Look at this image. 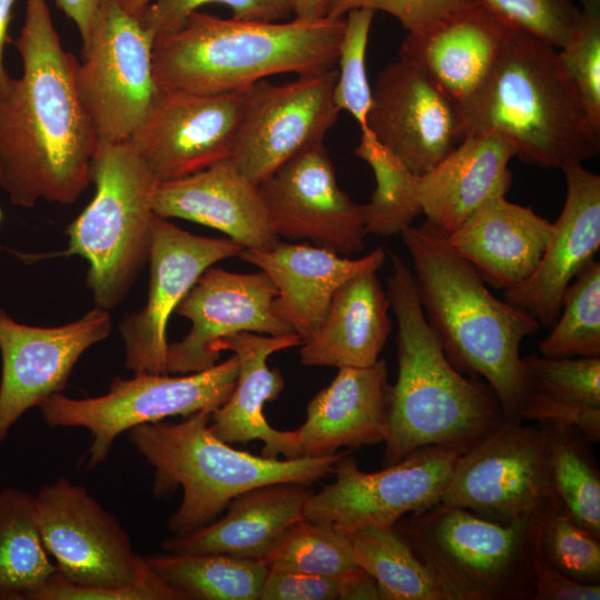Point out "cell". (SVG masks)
<instances>
[{
	"label": "cell",
	"instance_id": "cell-1",
	"mask_svg": "<svg viewBox=\"0 0 600 600\" xmlns=\"http://www.w3.org/2000/svg\"><path fill=\"white\" fill-rule=\"evenodd\" d=\"M22 74L0 91V187L12 204H71L90 184L99 139L79 99L78 66L64 50L47 0H26L13 41Z\"/></svg>",
	"mask_w": 600,
	"mask_h": 600
},
{
	"label": "cell",
	"instance_id": "cell-2",
	"mask_svg": "<svg viewBox=\"0 0 600 600\" xmlns=\"http://www.w3.org/2000/svg\"><path fill=\"white\" fill-rule=\"evenodd\" d=\"M388 297L398 323V377L387 394L383 466L428 446L464 453L507 419L490 387L464 378L426 318L413 272L390 253Z\"/></svg>",
	"mask_w": 600,
	"mask_h": 600
},
{
	"label": "cell",
	"instance_id": "cell-3",
	"mask_svg": "<svg viewBox=\"0 0 600 600\" xmlns=\"http://www.w3.org/2000/svg\"><path fill=\"white\" fill-rule=\"evenodd\" d=\"M412 259L419 298L443 351L459 370L483 377L506 419L522 422L524 382L520 343L541 324L501 301L476 268L459 256L448 233L429 221L401 233Z\"/></svg>",
	"mask_w": 600,
	"mask_h": 600
},
{
	"label": "cell",
	"instance_id": "cell-4",
	"mask_svg": "<svg viewBox=\"0 0 600 600\" xmlns=\"http://www.w3.org/2000/svg\"><path fill=\"white\" fill-rule=\"evenodd\" d=\"M459 110L463 136L498 133L516 157L532 166L562 169L600 151V129L591 122L558 49L513 28L487 80Z\"/></svg>",
	"mask_w": 600,
	"mask_h": 600
},
{
	"label": "cell",
	"instance_id": "cell-5",
	"mask_svg": "<svg viewBox=\"0 0 600 600\" xmlns=\"http://www.w3.org/2000/svg\"><path fill=\"white\" fill-rule=\"evenodd\" d=\"M344 17L316 22L223 19L200 11L153 46L161 90L243 91L278 73L322 72L337 66Z\"/></svg>",
	"mask_w": 600,
	"mask_h": 600
},
{
	"label": "cell",
	"instance_id": "cell-6",
	"mask_svg": "<svg viewBox=\"0 0 600 600\" xmlns=\"http://www.w3.org/2000/svg\"><path fill=\"white\" fill-rule=\"evenodd\" d=\"M211 413L202 410L178 423L158 421L129 430L132 444L153 468V493L168 497L182 491L181 503L167 524L173 536L210 524L236 497L254 488L310 484L328 477L348 453L282 460L256 456L217 438L209 426Z\"/></svg>",
	"mask_w": 600,
	"mask_h": 600
},
{
	"label": "cell",
	"instance_id": "cell-7",
	"mask_svg": "<svg viewBox=\"0 0 600 600\" xmlns=\"http://www.w3.org/2000/svg\"><path fill=\"white\" fill-rule=\"evenodd\" d=\"M39 532L57 572L33 600H183L134 552L128 532L67 478L34 496Z\"/></svg>",
	"mask_w": 600,
	"mask_h": 600
},
{
	"label": "cell",
	"instance_id": "cell-8",
	"mask_svg": "<svg viewBox=\"0 0 600 600\" xmlns=\"http://www.w3.org/2000/svg\"><path fill=\"white\" fill-rule=\"evenodd\" d=\"M550 518L507 526L439 502L402 517L392 529L448 600H532Z\"/></svg>",
	"mask_w": 600,
	"mask_h": 600
},
{
	"label": "cell",
	"instance_id": "cell-9",
	"mask_svg": "<svg viewBox=\"0 0 600 600\" xmlns=\"http://www.w3.org/2000/svg\"><path fill=\"white\" fill-rule=\"evenodd\" d=\"M90 181L94 197L68 226V249L60 254L88 261L96 307L109 311L149 261L158 181L129 140H99Z\"/></svg>",
	"mask_w": 600,
	"mask_h": 600
},
{
	"label": "cell",
	"instance_id": "cell-10",
	"mask_svg": "<svg viewBox=\"0 0 600 600\" xmlns=\"http://www.w3.org/2000/svg\"><path fill=\"white\" fill-rule=\"evenodd\" d=\"M237 376L238 361L232 354L193 373L171 377L142 372L130 379L116 378L99 397L73 399L54 393L38 408L49 427L84 428L90 432L86 468L93 469L107 460L114 440L124 431L167 417L213 412L232 392Z\"/></svg>",
	"mask_w": 600,
	"mask_h": 600
},
{
	"label": "cell",
	"instance_id": "cell-11",
	"mask_svg": "<svg viewBox=\"0 0 600 600\" xmlns=\"http://www.w3.org/2000/svg\"><path fill=\"white\" fill-rule=\"evenodd\" d=\"M440 502L507 526L553 516L563 507L543 427L506 420L459 456Z\"/></svg>",
	"mask_w": 600,
	"mask_h": 600
},
{
	"label": "cell",
	"instance_id": "cell-12",
	"mask_svg": "<svg viewBox=\"0 0 600 600\" xmlns=\"http://www.w3.org/2000/svg\"><path fill=\"white\" fill-rule=\"evenodd\" d=\"M154 40L117 0H101L90 41L78 63L79 99L99 140H129L159 92Z\"/></svg>",
	"mask_w": 600,
	"mask_h": 600
},
{
	"label": "cell",
	"instance_id": "cell-13",
	"mask_svg": "<svg viewBox=\"0 0 600 600\" xmlns=\"http://www.w3.org/2000/svg\"><path fill=\"white\" fill-rule=\"evenodd\" d=\"M459 456L446 447L428 446L382 470L364 472L347 453L336 464L334 481L308 498L304 519L346 533L392 528L402 517L441 501Z\"/></svg>",
	"mask_w": 600,
	"mask_h": 600
},
{
	"label": "cell",
	"instance_id": "cell-14",
	"mask_svg": "<svg viewBox=\"0 0 600 600\" xmlns=\"http://www.w3.org/2000/svg\"><path fill=\"white\" fill-rule=\"evenodd\" d=\"M337 74L333 68L284 83L260 80L243 91L230 159L247 179L259 186L294 154L323 142L340 113Z\"/></svg>",
	"mask_w": 600,
	"mask_h": 600
},
{
	"label": "cell",
	"instance_id": "cell-15",
	"mask_svg": "<svg viewBox=\"0 0 600 600\" xmlns=\"http://www.w3.org/2000/svg\"><path fill=\"white\" fill-rule=\"evenodd\" d=\"M243 91L198 93L160 89L129 142L158 182L203 170L230 158Z\"/></svg>",
	"mask_w": 600,
	"mask_h": 600
},
{
	"label": "cell",
	"instance_id": "cell-16",
	"mask_svg": "<svg viewBox=\"0 0 600 600\" xmlns=\"http://www.w3.org/2000/svg\"><path fill=\"white\" fill-rule=\"evenodd\" d=\"M242 249L230 238L196 236L156 216L147 302L119 326L128 370L133 374L168 373L167 326L171 313L208 268L223 259L238 257Z\"/></svg>",
	"mask_w": 600,
	"mask_h": 600
},
{
	"label": "cell",
	"instance_id": "cell-17",
	"mask_svg": "<svg viewBox=\"0 0 600 600\" xmlns=\"http://www.w3.org/2000/svg\"><path fill=\"white\" fill-rule=\"evenodd\" d=\"M259 190L279 238L308 239L344 256L363 249V204L339 187L323 142L294 154Z\"/></svg>",
	"mask_w": 600,
	"mask_h": 600
},
{
	"label": "cell",
	"instance_id": "cell-18",
	"mask_svg": "<svg viewBox=\"0 0 600 600\" xmlns=\"http://www.w3.org/2000/svg\"><path fill=\"white\" fill-rule=\"evenodd\" d=\"M111 327L109 311L99 307L59 327L19 323L0 308V447L27 410L64 389L80 357Z\"/></svg>",
	"mask_w": 600,
	"mask_h": 600
},
{
	"label": "cell",
	"instance_id": "cell-19",
	"mask_svg": "<svg viewBox=\"0 0 600 600\" xmlns=\"http://www.w3.org/2000/svg\"><path fill=\"white\" fill-rule=\"evenodd\" d=\"M366 130L418 176L463 138L459 107L421 69L401 58L378 74Z\"/></svg>",
	"mask_w": 600,
	"mask_h": 600
},
{
	"label": "cell",
	"instance_id": "cell-20",
	"mask_svg": "<svg viewBox=\"0 0 600 600\" xmlns=\"http://www.w3.org/2000/svg\"><path fill=\"white\" fill-rule=\"evenodd\" d=\"M277 290L263 272L237 273L208 268L176 309L191 322L180 341L169 344L168 373L187 374L214 366L213 344L237 332L281 336L293 332L272 311Z\"/></svg>",
	"mask_w": 600,
	"mask_h": 600
},
{
	"label": "cell",
	"instance_id": "cell-21",
	"mask_svg": "<svg viewBox=\"0 0 600 600\" xmlns=\"http://www.w3.org/2000/svg\"><path fill=\"white\" fill-rule=\"evenodd\" d=\"M566 200L553 233L533 273L504 290V300L552 327L561 311L562 297L600 247V176L582 163L562 168Z\"/></svg>",
	"mask_w": 600,
	"mask_h": 600
},
{
	"label": "cell",
	"instance_id": "cell-22",
	"mask_svg": "<svg viewBox=\"0 0 600 600\" xmlns=\"http://www.w3.org/2000/svg\"><path fill=\"white\" fill-rule=\"evenodd\" d=\"M302 339L294 332L269 336L256 332H237L219 339L213 351H231L238 361L236 386L228 399L210 417V429L226 443H248L260 440L262 456L286 459L299 458V439L296 430L272 428L263 409L283 391L281 372L268 367V358L280 350L298 347Z\"/></svg>",
	"mask_w": 600,
	"mask_h": 600
},
{
	"label": "cell",
	"instance_id": "cell-23",
	"mask_svg": "<svg viewBox=\"0 0 600 600\" xmlns=\"http://www.w3.org/2000/svg\"><path fill=\"white\" fill-rule=\"evenodd\" d=\"M153 211L161 218H181L219 230L244 249L269 250L280 242L259 186L230 158L190 176L158 182Z\"/></svg>",
	"mask_w": 600,
	"mask_h": 600
},
{
	"label": "cell",
	"instance_id": "cell-24",
	"mask_svg": "<svg viewBox=\"0 0 600 600\" xmlns=\"http://www.w3.org/2000/svg\"><path fill=\"white\" fill-rule=\"evenodd\" d=\"M238 257L270 278L277 290L272 311L302 342L320 327L343 282L361 272L378 271L386 261L381 247L351 259L318 246L281 241L269 250L243 248Z\"/></svg>",
	"mask_w": 600,
	"mask_h": 600
},
{
	"label": "cell",
	"instance_id": "cell-25",
	"mask_svg": "<svg viewBox=\"0 0 600 600\" xmlns=\"http://www.w3.org/2000/svg\"><path fill=\"white\" fill-rule=\"evenodd\" d=\"M512 28L472 4L420 33H407L400 58L421 69L458 107L493 69Z\"/></svg>",
	"mask_w": 600,
	"mask_h": 600
},
{
	"label": "cell",
	"instance_id": "cell-26",
	"mask_svg": "<svg viewBox=\"0 0 600 600\" xmlns=\"http://www.w3.org/2000/svg\"><path fill=\"white\" fill-rule=\"evenodd\" d=\"M388 370L384 360L367 368H339L307 407L296 429L300 457H323L341 448L384 442L388 433Z\"/></svg>",
	"mask_w": 600,
	"mask_h": 600
},
{
	"label": "cell",
	"instance_id": "cell-27",
	"mask_svg": "<svg viewBox=\"0 0 600 600\" xmlns=\"http://www.w3.org/2000/svg\"><path fill=\"white\" fill-rule=\"evenodd\" d=\"M552 233L553 222L494 196L448 233V241L486 282L508 290L533 273Z\"/></svg>",
	"mask_w": 600,
	"mask_h": 600
},
{
	"label": "cell",
	"instance_id": "cell-28",
	"mask_svg": "<svg viewBox=\"0 0 600 600\" xmlns=\"http://www.w3.org/2000/svg\"><path fill=\"white\" fill-rule=\"evenodd\" d=\"M299 482L271 483L236 497L219 520L162 542L170 553H223L264 562L289 529L304 519L312 491Z\"/></svg>",
	"mask_w": 600,
	"mask_h": 600
},
{
	"label": "cell",
	"instance_id": "cell-29",
	"mask_svg": "<svg viewBox=\"0 0 600 600\" xmlns=\"http://www.w3.org/2000/svg\"><path fill=\"white\" fill-rule=\"evenodd\" d=\"M511 144L494 132L463 136L432 169L420 176L419 199L427 221L450 233L484 201L506 196L512 180Z\"/></svg>",
	"mask_w": 600,
	"mask_h": 600
},
{
	"label": "cell",
	"instance_id": "cell-30",
	"mask_svg": "<svg viewBox=\"0 0 600 600\" xmlns=\"http://www.w3.org/2000/svg\"><path fill=\"white\" fill-rule=\"evenodd\" d=\"M377 271L356 274L333 293L316 332L300 344L304 366L367 368L379 360L392 322Z\"/></svg>",
	"mask_w": 600,
	"mask_h": 600
},
{
	"label": "cell",
	"instance_id": "cell-31",
	"mask_svg": "<svg viewBox=\"0 0 600 600\" xmlns=\"http://www.w3.org/2000/svg\"><path fill=\"white\" fill-rule=\"evenodd\" d=\"M57 572L37 522L34 496L0 491V600H33Z\"/></svg>",
	"mask_w": 600,
	"mask_h": 600
},
{
	"label": "cell",
	"instance_id": "cell-32",
	"mask_svg": "<svg viewBox=\"0 0 600 600\" xmlns=\"http://www.w3.org/2000/svg\"><path fill=\"white\" fill-rule=\"evenodd\" d=\"M154 573L183 600H260L264 562L223 553L146 557Z\"/></svg>",
	"mask_w": 600,
	"mask_h": 600
},
{
	"label": "cell",
	"instance_id": "cell-33",
	"mask_svg": "<svg viewBox=\"0 0 600 600\" xmlns=\"http://www.w3.org/2000/svg\"><path fill=\"white\" fill-rule=\"evenodd\" d=\"M372 170L376 189L363 204L366 232L384 238L401 234L422 213L420 176L381 144L369 130L361 131L354 149Z\"/></svg>",
	"mask_w": 600,
	"mask_h": 600
},
{
	"label": "cell",
	"instance_id": "cell-34",
	"mask_svg": "<svg viewBox=\"0 0 600 600\" xmlns=\"http://www.w3.org/2000/svg\"><path fill=\"white\" fill-rule=\"evenodd\" d=\"M348 534L356 563L376 580L380 600H448L392 528L369 527Z\"/></svg>",
	"mask_w": 600,
	"mask_h": 600
},
{
	"label": "cell",
	"instance_id": "cell-35",
	"mask_svg": "<svg viewBox=\"0 0 600 600\" xmlns=\"http://www.w3.org/2000/svg\"><path fill=\"white\" fill-rule=\"evenodd\" d=\"M550 448V472L563 509L571 519L600 538V473L579 431L540 422Z\"/></svg>",
	"mask_w": 600,
	"mask_h": 600
},
{
	"label": "cell",
	"instance_id": "cell-36",
	"mask_svg": "<svg viewBox=\"0 0 600 600\" xmlns=\"http://www.w3.org/2000/svg\"><path fill=\"white\" fill-rule=\"evenodd\" d=\"M540 342L544 357H600V263L594 259L566 289L560 314Z\"/></svg>",
	"mask_w": 600,
	"mask_h": 600
},
{
	"label": "cell",
	"instance_id": "cell-37",
	"mask_svg": "<svg viewBox=\"0 0 600 600\" xmlns=\"http://www.w3.org/2000/svg\"><path fill=\"white\" fill-rule=\"evenodd\" d=\"M269 570L338 576L358 567L349 534L323 522L302 519L264 561Z\"/></svg>",
	"mask_w": 600,
	"mask_h": 600
},
{
	"label": "cell",
	"instance_id": "cell-38",
	"mask_svg": "<svg viewBox=\"0 0 600 600\" xmlns=\"http://www.w3.org/2000/svg\"><path fill=\"white\" fill-rule=\"evenodd\" d=\"M526 393L554 402L600 409V357L522 358Z\"/></svg>",
	"mask_w": 600,
	"mask_h": 600
},
{
	"label": "cell",
	"instance_id": "cell-39",
	"mask_svg": "<svg viewBox=\"0 0 600 600\" xmlns=\"http://www.w3.org/2000/svg\"><path fill=\"white\" fill-rule=\"evenodd\" d=\"M374 11L356 9L344 16L339 47L333 99L340 111L349 112L360 127L367 129V116L372 100L366 57Z\"/></svg>",
	"mask_w": 600,
	"mask_h": 600
},
{
	"label": "cell",
	"instance_id": "cell-40",
	"mask_svg": "<svg viewBox=\"0 0 600 600\" xmlns=\"http://www.w3.org/2000/svg\"><path fill=\"white\" fill-rule=\"evenodd\" d=\"M558 53L591 122L600 129V11L580 9Z\"/></svg>",
	"mask_w": 600,
	"mask_h": 600
},
{
	"label": "cell",
	"instance_id": "cell-41",
	"mask_svg": "<svg viewBox=\"0 0 600 600\" xmlns=\"http://www.w3.org/2000/svg\"><path fill=\"white\" fill-rule=\"evenodd\" d=\"M543 559L566 576L600 581V538L576 523L562 508L546 523L540 540Z\"/></svg>",
	"mask_w": 600,
	"mask_h": 600
},
{
	"label": "cell",
	"instance_id": "cell-42",
	"mask_svg": "<svg viewBox=\"0 0 600 600\" xmlns=\"http://www.w3.org/2000/svg\"><path fill=\"white\" fill-rule=\"evenodd\" d=\"M218 3L230 8L232 18L244 21H281L293 16L290 0H152L141 23L154 42L180 30L198 8Z\"/></svg>",
	"mask_w": 600,
	"mask_h": 600
},
{
	"label": "cell",
	"instance_id": "cell-43",
	"mask_svg": "<svg viewBox=\"0 0 600 600\" xmlns=\"http://www.w3.org/2000/svg\"><path fill=\"white\" fill-rule=\"evenodd\" d=\"M509 27L559 49L580 13L572 0H472Z\"/></svg>",
	"mask_w": 600,
	"mask_h": 600
},
{
	"label": "cell",
	"instance_id": "cell-44",
	"mask_svg": "<svg viewBox=\"0 0 600 600\" xmlns=\"http://www.w3.org/2000/svg\"><path fill=\"white\" fill-rule=\"evenodd\" d=\"M472 4V0H327V18H343L356 9L380 10L394 17L409 33H420Z\"/></svg>",
	"mask_w": 600,
	"mask_h": 600
},
{
	"label": "cell",
	"instance_id": "cell-45",
	"mask_svg": "<svg viewBox=\"0 0 600 600\" xmlns=\"http://www.w3.org/2000/svg\"><path fill=\"white\" fill-rule=\"evenodd\" d=\"M343 573L322 576L268 569L260 600H343Z\"/></svg>",
	"mask_w": 600,
	"mask_h": 600
},
{
	"label": "cell",
	"instance_id": "cell-46",
	"mask_svg": "<svg viewBox=\"0 0 600 600\" xmlns=\"http://www.w3.org/2000/svg\"><path fill=\"white\" fill-rule=\"evenodd\" d=\"M521 417L522 421L536 420L563 429H574L592 443L600 439V409L574 407L536 393H526Z\"/></svg>",
	"mask_w": 600,
	"mask_h": 600
},
{
	"label": "cell",
	"instance_id": "cell-47",
	"mask_svg": "<svg viewBox=\"0 0 600 600\" xmlns=\"http://www.w3.org/2000/svg\"><path fill=\"white\" fill-rule=\"evenodd\" d=\"M600 584L572 579L547 562L541 552L534 564L532 600H599Z\"/></svg>",
	"mask_w": 600,
	"mask_h": 600
},
{
	"label": "cell",
	"instance_id": "cell-48",
	"mask_svg": "<svg viewBox=\"0 0 600 600\" xmlns=\"http://www.w3.org/2000/svg\"><path fill=\"white\" fill-rule=\"evenodd\" d=\"M57 7L76 24L84 50L90 41L94 18L101 0H54Z\"/></svg>",
	"mask_w": 600,
	"mask_h": 600
},
{
	"label": "cell",
	"instance_id": "cell-49",
	"mask_svg": "<svg viewBox=\"0 0 600 600\" xmlns=\"http://www.w3.org/2000/svg\"><path fill=\"white\" fill-rule=\"evenodd\" d=\"M16 1L17 0H0V91L11 78L4 66V48L6 44L10 42L8 29L12 19Z\"/></svg>",
	"mask_w": 600,
	"mask_h": 600
},
{
	"label": "cell",
	"instance_id": "cell-50",
	"mask_svg": "<svg viewBox=\"0 0 600 600\" xmlns=\"http://www.w3.org/2000/svg\"><path fill=\"white\" fill-rule=\"evenodd\" d=\"M293 19L316 22L327 18V0H290Z\"/></svg>",
	"mask_w": 600,
	"mask_h": 600
},
{
	"label": "cell",
	"instance_id": "cell-51",
	"mask_svg": "<svg viewBox=\"0 0 600 600\" xmlns=\"http://www.w3.org/2000/svg\"><path fill=\"white\" fill-rule=\"evenodd\" d=\"M120 7L132 17L141 20L152 0H117Z\"/></svg>",
	"mask_w": 600,
	"mask_h": 600
},
{
	"label": "cell",
	"instance_id": "cell-52",
	"mask_svg": "<svg viewBox=\"0 0 600 600\" xmlns=\"http://www.w3.org/2000/svg\"><path fill=\"white\" fill-rule=\"evenodd\" d=\"M579 2L580 9L583 11H600V0H572Z\"/></svg>",
	"mask_w": 600,
	"mask_h": 600
},
{
	"label": "cell",
	"instance_id": "cell-53",
	"mask_svg": "<svg viewBox=\"0 0 600 600\" xmlns=\"http://www.w3.org/2000/svg\"><path fill=\"white\" fill-rule=\"evenodd\" d=\"M2 217H3V211H2V209L0 208V223H1V221H2Z\"/></svg>",
	"mask_w": 600,
	"mask_h": 600
}]
</instances>
